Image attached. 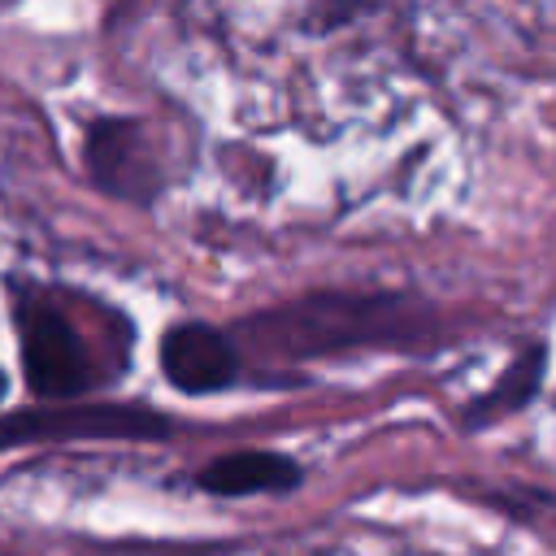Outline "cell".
Returning a JSON list of instances; mask_svg holds the SVG:
<instances>
[{
  "label": "cell",
  "mask_w": 556,
  "mask_h": 556,
  "mask_svg": "<svg viewBox=\"0 0 556 556\" xmlns=\"http://www.w3.org/2000/svg\"><path fill=\"white\" fill-rule=\"evenodd\" d=\"M300 478H304V469L287 452H269V447L222 452V456H213L208 465L195 469V486L208 491V495H226V500L295 491Z\"/></svg>",
  "instance_id": "obj_6"
},
{
  "label": "cell",
  "mask_w": 556,
  "mask_h": 556,
  "mask_svg": "<svg viewBox=\"0 0 556 556\" xmlns=\"http://www.w3.org/2000/svg\"><path fill=\"white\" fill-rule=\"evenodd\" d=\"M83 165L96 191L148 208L165 191V161L139 117H96L83 139Z\"/></svg>",
  "instance_id": "obj_3"
},
{
  "label": "cell",
  "mask_w": 556,
  "mask_h": 556,
  "mask_svg": "<svg viewBox=\"0 0 556 556\" xmlns=\"http://www.w3.org/2000/svg\"><path fill=\"white\" fill-rule=\"evenodd\" d=\"M13 326H17V356H22L26 387L39 400L74 404V395H83L96 382L91 348L83 343L78 326L61 308H52L43 295L17 291L13 295Z\"/></svg>",
  "instance_id": "obj_2"
},
{
  "label": "cell",
  "mask_w": 556,
  "mask_h": 556,
  "mask_svg": "<svg viewBox=\"0 0 556 556\" xmlns=\"http://www.w3.org/2000/svg\"><path fill=\"white\" fill-rule=\"evenodd\" d=\"M4 387H9V382H4V369H0V400H4Z\"/></svg>",
  "instance_id": "obj_8"
},
{
  "label": "cell",
  "mask_w": 556,
  "mask_h": 556,
  "mask_svg": "<svg viewBox=\"0 0 556 556\" xmlns=\"http://www.w3.org/2000/svg\"><path fill=\"white\" fill-rule=\"evenodd\" d=\"M543 365H547V348H543V343L521 348V356L500 374V382H495L482 400H473V404L465 408V426H486V421H495V417H504V413L526 408V404L534 400L539 382H543Z\"/></svg>",
  "instance_id": "obj_7"
},
{
  "label": "cell",
  "mask_w": 556,
  "mask_h": 556,
  "mask_svg": "<svg viewBox=\"0 0 556 556\" xmlns=\"http://www.w3.org/2000/svg\"><path fill=\"white\" fill-rule=\"evenodd\" d=\"M161 374L182 395L226 391L239 378V348L226 330L208 321H178L161 334Z\"/></svg>",
  "instance_id": "obj_5"
},
{
  "label": "cell",
  "mask_w": 556,
  "mask_h": 556,
  "mask_svg": "<svg viewBox=\"0 0 556 556\" xmlns=\"http://www.w3.org/2000/svg\"><path fill=\"white\" fill-rule=\"evenodd\" d=\"M169 417L148 404H48L0 417V452L70 439H165Z\"/></svg>",
  "instance_id": "obj_4"
},
{
  "label": "cell",
  "mask_w": 556,
  "mask_h": 556,
  "mask_svg": "<svg viewBox=\"0 0 556 556\" xmlns=\"http://www.w3.org/2000/svg\"><path fill=\"white\" fill-rule=\"evenodd\" d=\"M430 326L434 308L400 291H313L248 317L239 334L269 361H308L343 348L417 343Z\"/></svg>",
  "instance_id": "obj_1"
}]
</instances>
